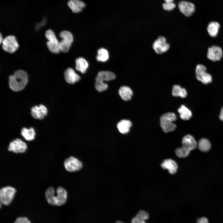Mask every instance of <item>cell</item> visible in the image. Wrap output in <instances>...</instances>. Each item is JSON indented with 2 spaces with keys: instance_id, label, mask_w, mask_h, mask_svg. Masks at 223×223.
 Wrapping results in <instances>:
<instances>
[{
  "instance_id": "cell-15",
  "label": "cell",
  "mask_w": 223,
  "mask_h": 223,
  "mask_svg": "<svg viewBox=\"0 0 223 223\" xmlns=\"http://www.w3.org/2000/svg\"><path fill=\"white\" fill-rule=\"evenodd\" d=\"M161 166L163 168L167 169L171 174L175 173L178 168L176 163L171 159L164 160L161 164Z\"/></svg>"
},
{
  "instance_id": "cell-2",
  "label": "cell",
  "mask_w": 223,
  "mask_h": 223,
  "mask_svg": "<svg viewBox=\"0 0 223 223\" xmlns=\"http://www.w3.org/2000/svg\"><path fill=\"white\" fill-rule=\"evenodd\" d=\"M28 82V75L25 72L22 70L15 71L13 75L9 77V87L14 91L17 92L23 90Z\"/></svg>"
},
{
  "instance_id": "cell-19",
  "label": "cell",
  "mask_w": 223,
  "mask_h": 223,
  "mask_svg": "<svg viewBox=\"0 0 223 223\" xmlns=\"http://www.w3.org/2000/svg\"><path fill=\"white\" fill-rule=\"evenodd\" d=\"M220 26L216 21L210 22L207 27V31L209 35L212 37H215L218 35Z\"/></svg>"
},
{
  "instance_id": "cell-20",
  "label": "cell",
  "mask_w": 223,
  "mask_h": 223,
  "mask_svg": "<svg viewBox=\"0 0 223 223\" xmlns=\"http://www.w3.org/2000/svg\"><path fill=\"white\" fill-rule=\"evenodd\" d=\"M132 126L131 122L129 120H123L119 122L117 126L119 131L121 133L126 134L128 133Z\"/></svg>"
},
{
  "instance_id": "cell-31",
  "label": "cell",
  "mask_w": 223,
  "mask_h": 223,
  "mask_svg": "<svg viewBox=\"0 0 223 223\" xmlns=\"http://www.w3.org/2000/svg\"><path fill=\"white\" fill-rule=\"evenodd\" d=\"M60 36L63 39L66 40L71 43L73 41V37L71 33L68 31L64 30L61 32Z\"/></svg>"
},
{
  "instance_id": "cell-38",
  "label": "cell",
  "mask_w": 223,
  "mask_h": 223,
  "mask_svg": "<svg viewBox=\"0 0 223 223\" xmlns=\"http://www.w3.org/2000/svg\"><path fill=\"white\" fill-rule=\"evenodd\" d=\"M3 40V39H2V34H0V44H1V43H2Z\"/></svg>"
},
{
  "instance_id": "cell-34",
  "label": "cell",
  "mask_w": 223,
  "mask_h": 223,
  "mask_svg": "<svg viewBox=\"0 0 223 223\" xmlns=\"http://www.w3.org/2000/svg\"><path fill=\"white\" fill-rule=\"evenodd\" d=\"M175 4L173 2H165L163 5L164 9L166 10L171 11L175 7Z\"/></svg>"
},
{
  "instance_id": "cell-40",
  "label": "cell",
  "mask_w": 223,
  "mask_h": 223,
  "mask_svg": "<svg viewBox=\"0 0 223 223\" xmlns=\"http://www.w3.org/2000/svg\"><path fill=\"white\" fill-rule=\"evenodd\" d=\"M116 223H124L122 221H118L116 222Z\"/></svg>"
},
{
  "instance_id": "cell-8",
  "label": "cell",
  "mask_w": 223,
  "mask_h": 223,
  "mask_svg": "<svg viewBox=\"0 0 223 223\" xmlns=\"http://www.w3.org/2000/svg\"><path fill=\"white\" fill-rule=\"evenodd\" d=\"M64 166L65 169L69 172L78 171L82 167V162L77 158L70 156L67 158L64 161Z\"/></svg>"
},
{
  "instance_id": "cell-27",
  "label": "cell",
  "mask_w": 223,
  "mask_h": 223,
  "mask_svg": "<svg viewBox=\"0 0 223 223\" xmlns=\"http://www.w3.org/2000/svg\"><path fill=\"white\" fill-rule=\"evenodd\" d=\"M96 59L99 62H105L109 58V55L107 50L103 48H101L98 50Z\"/></svg>"
},
{
  "instance_id": "cell-29",
  "label": "cell",
  "mask_w": 223,
  "mask_h": 223,
  "mask_svg": "<svg viewBox=\"0 0 223 223\" xmlns=\"http://www.w3.org/2000/svg\"><path fill=\"white\" fill-rule=\"evenodd\" d=\"M71 44V43L62 39L59 43L60 51L64 53L68 52L69 50Z\"/></svg>"
},
{
  "instance_id": "cell-23",
  "label": "cell",
  "mask_w": 223,
  "mask_h": 223,
  "mask_svg": "<svg viewBox=\"0 0 223 223\" xmlns=\"http://www.w3.org/2000/svg\"><path fill=\"white\" fill-rule=\"evenodd\" d=\"M149 214L143 210L139 211L136 216L133 218L131 223H146L145 221L149 218Z\"/></svg>"
},
{
  "instance_id": "cell-12",
  "label": "cell",
  "mask_w": 223,
  "mask_h": 223,
  "mask_svg": "<svg viewBox=\"0 0 223 223\" xmlns=\"http://www.w3.org/2000/svg\"><path fill=\"white\" fill-rule=\"evenodd\" d=\"M178 7L181 12L187 17L192 15L195 11L194 5L186 1L180 2L178 3Z\"/></svg>"
},
{
  "instance_id": "cell-3",
  "label": "cell",
  "mask_w": 223,
  "mask_h": 223,
  "mask_svg": "<svg viewBox=\"0 0 223 223\" xmlns=\"http://www.w3.org/2000/svg\"><path fill=\"white\" fill-rule=\"evenodd\" d=\"M176 119L175 114L173 112H167L162 115L160 118V125L163 130L166 133L173 131L176 126L173 122Z\"/></svg>"
},
{
  "instance_id": "cell-26",
  "label": "cell",
  "mask_w": 223,
  "mask_h": 223,
  "mask_svg": "<svg viewBox=\"0 0 223 223\" xmlns=\"http://www.w3.org/2000/svg\"><path fill=\"white\" fill-rule=\"evenodd\" d=\"M197 146L200 151L205 152L209 151L210 149L211 144L208 139L202 138L199 141Z\"/></svg>"
},
{
  "instance_id": "cell-35",
  "label": "cell",
  "mask_w": 223,
  "mask_h": 223,
  "mask_svg": "<svg viewBox=\"0 0 223 223\" xmlns=\"http://www.w3.org/2000/svg\"><path fill=\"white\" fill-rule=\"evenodd\" d=\"M14 223H31V222L25 217H19L16 219Z\"/></svg>"
},
{
  "instance_id": "cell-16",
  "label": "cell",
  "mask_w": 223,
  "mask_h": 223,
  "mask_svg": "<svg viewBox=\"0 0 223 223\" xmlns=\"http://www.w3.org/2000/svg\"><path fill=\"white\" fill-rule=\"evenodd\" d=\"M182 143L183 146L191 151L195 149L197 146V143L194 137L190 134H187L183 138Z\"/></svg>"
},
{
  "instance_id": "cell-22",
  "label": "cell",
  "mask_w": 223,
  "mask_h": 223,
  "mask_svg": "<svg viewBox=\"0 0 223 223\" xmlns=\"http://www.w3.org/2000/svg\"><path fill=\"white\" fill-rule=\"evenodd\" d=\"M21 133L23 138L27 141H31L35 138V132L33 128L29 129L23 128L21 129Z\"/></svg>"
},
{
  "instance_id": "cell-18",
  "label": "cell",
  "mask_w": 223,
  "mask_h": 223,
  "mask_svg": "<svg viewBox=\"0 0 223 223\" xmlns=\"http://www.w3.org/2000/svg\"><path fill=\"white\" fill-rule=\"evenodd\" d=\"M119 93L122 99L125 101L130 100L133 94L131 89L129 87L125 86L120 87L119 90Z\"/></svg>"
},
{
  "instance_id": "cell-32",
  "label": "cell",
  "mask_w": 223,
  "mask_h": 223,
  "mask_svg": "<svg viewBox=\"0 0 223 223\" xmlns=\"http://www.w3.org/2000/svg\"><path fill=\"white\" fill-rule=\"evenodd\" d=\"M47 45L49 50L53 53L58 54L60 51L59 43L50 42L48 41Z\"/></svg>"
},
{
  "instance_id": "cell-30",
  "label": "cell",
  "mask_w": 223,
  "mask_h": 223,
  "mask_svg": "<svg viewBox=\"0 0 223 223\" xmlns=\"http://www.w3.org/2000/svg\"><path fill=\"white\" fill-rule=\"evenodd\" d=\"M45 36L49 42L57 43H59L54 32L51 29H48L46 31Z\"/></svg>"
},
{
  "instance_id": "cell-36",
  "label": "cell",
  "mask_w": 223,
  "mask_h": 223,
  "mask_svg": "<svg viewBox=\"0 0 223 223\" xmlns=\"http://www.w3.org/2000/svg\"><path fill=\"white\" fill-rule=\"evenodd\" d=\"M197 222V223H208V221L206 218L203 217L199 219Z\"/></svg>"
},
{
  "instance_id": "cell-10",
  "label": "cell",
  "mask_w": 223,
  "mask_h": 223,
  "mask_svg": "<svg viewBox=\"0 0 223 223\" xmlns=\"http://www.w3.org/2000/svg\"><path fill=\"white\" fill-rule=\"evenodd\" d=\"M223 55V51L221 47L216 46H213L208 48L207 56L210 60L216 61L221 59Z\"/></svg>"
},
{
  "instance_id": "cell-17",
  "label": "cell",
  "mask_w": 223,
  "mask_h": 223,
  "mask_svg": "<svg viewBox=\"0 0 223 223\" xmlns=\"http://www.w3.org/2000/svg\"><path fill=\"white\" fill-rule=\"evenodd\" d=\"M116 75L113 72L109 71H101L99 72L95 78V81H109L114 80Z\"/></svg>"
},
{
  "instance_id": "cell-4",
  "label": "cell",
  "mask_w": 223,
  "mask_h": 223,
  "mask_svg": "<svg viewBox=\"0 0 223 223\" xmlns=\"http://www.w3.org/2000/svg\"><path fill=\"white\" fill-rule=\"evenodd\" d=\"M16 190L14 187L10 186L3 187L0 190L1 203L5 205L10 204L13 200Z\"/></svg>"
},
{
  "instance_id": "cell-21",
  "label": "cell",
  "mask_w": 223,
  "mask_h": 223,
  "mask_svg": "<svg viewBox=\"0 0 223 223\" xmlns=\"http://www.w3.org/2000/svg\"><path fill=\"white\" fill-rule=\"evenodd\" d=\"M75 62L76 70L82 73H85L89 66L87 61L82 57H79L76 59Z\"/></svg>"
},
{
  "instance_id": "cell-13",
  "label": "cell",
  "mask_w": 223,
  "mask_h": 223,
  "mask_svg": "<svg viewBox=\"0 0 223 223\" xmlns=\"http://www.w3.org/2000/svg\"><path fill=\"white\" fill-rule=\"evenodd\" d=\"M64 75L66 81L70 84L77 82L81 79L80 76L71 68H68L65 71Z\"/></svg>"
},
{
  "instance_id": "cell-11",
  "label": "cell",
  "mask_w": 223,
  "mask_h": 223,
  "mask_svg": "<svg viewBox=\"0 0 223 223\" xmlns=\"http://www.w3.org/2000/svg\"><path fill=\"white\" fill-rule=\"evenodd\" d=\"M47 108L44 105L40 104L39 106L33 107L31 109V113L34 118L42 120L47 115Z\"/></svg>"
},
{
  "instance_id": "cell-24",
  "label": "cell",
  "mask_w": 223,
  "mask_h": 223,
  "mask_svg": "<svg viewBox=\"0 0 223 223\" xmlns=\"http://www.w3.org/2000/svg\"><path fill=\"white\" fill-rule=\"evenodd\" d=\"M172 94L175 97L185 98L187 96V93L185 88H182L179 85H175L173 87Z\"/></svg>"
},
{
  "instance_id": "cell-7",
  "label": "cell",
  "mask_w": 223,
  "mask_h": 223,
  "mask_svg": "<svg viewBox=\"0 0 223 223\" xmlns=\"http://www.w3.org/2000/svg\"><path fill=\"white\" fill-rule=\"evenodd\" d=\"M2 48L5 51L13 53L19 47V45L15 36L10 35L4 38L2 42Z\"/></svg>"
},
{
  "instance_id": "cell-5",
  "label": "cell",
  "mask_w": 223,
  "mask_h": 223,
  "mask_svg": "<svg viewBox=\"0 0 223 223\" xmlns=\"http://www.w3.org/2000/svg\"><path fill=\"white\" fill-rule=\"evenodd\" d=\"M195 72L196 79L204 84L210 83L212 77L209 73L207 72V68L203 64H198L196 67Z\"/></svg>"
},
{
  "instance_id": "cell-1",
  "label": "cell",
  "mask_w": 223,
  "mask_h": 223,
  "mask_svg": "<svg viewBox=\"0 0 223 223\" xmlns=\"http://www.w3.org/2000/svg\"><path fill=\"white\" fill-rule=\"evenodd\" d=\"M46 199L50 205L54 206H61L64 204L67 198L66 190L61 187H58L56 193L54 188L50 187L46 190L45 192Z\"/></svg>"
},
{
  "instance_id": "cell-28",
  "label": "cell",
  "mask_w": 223,
  "mask_h": 223,
  "mask_svg": "<svg viewBox=\"0 0 223 223\" xmlns=\"http://www.w3.org/2000/svg\"><path fill=\"white\" fill-rule=\"evenodd\" d=\"M191 151L187 147L182 146L176 150V155L180 158H185L187 156Z\"/></svg>"
},
{
  "instance_id": "cell-9",
  "label": "cell",
  "mask_w": 223,
  "mask_h": 223,
  "mask_svg": "<svg viewBox=\"0 0 223 223\" xmlns=\"http://www.w3.org/2000/svg\"><path fill=\"white\" fill-rule=\"evenodd\" d=\"M27 148L26 143L20 138H16L11 141L8 146L9 151L16 153H23Z\"/></svg>"
},
{
  "instance_id": "cell-14",
  "label": "cell",
  "mask_w": 223,
  "mask_h": 223,
  "mask_svg": "<svg viewBox=\"0 0 223 223\" xmlns=\"http://www.w3.org/2000/svg\"><path fill=\"white\" fill-rule=\"evenodd\" d=\"M68 5L72 12L74 13L81 11L85 6L84 2L80 0H69Z\"/></svg>"
},
{
  "instance_id": "cell-39",
  "label": "cell",
  "mask_w": 223,
  "mask_h": 223,
  "mask_svg": "<svg viewBox=\"0 0 223 223\" xmlns=\"http://www.w3.org/2000/svg\"><path fill=\"white\" fill-rule=\"evenodd\" d=\"M165 2H173V0H164Z\"/></svg>"
},
{
  "instance_id": "cell-25",
  "label": "cell",
  "mask_w": 223,
  "mask_h": 223,
  "mask_svg": "<svg viewBox=\"0 0 223 223\" xmlns=\"http://www.w3.org/2000/svg\"><path fill=\"white\" fill-rule=\"evenodd\" d=\"M178 111L180 114V118L182 120H188L192 116L191 111L183 105L181 106L178 109Z\"/></svg>"
},
{
  "instance_id": "cell-37",
  "label": "cell",
  "mask_w": 223,
  "mask_h": 223,
  "mask_svg": "<svg viewBox=\"0 0 223 223\" xmlns=\"http://www.w3.org/2000/svg\"><path fill=\"white\" fill-rule=\"evenodd\" d=\"M220 119L223 122V107L221 108L219 115Z\"/></svg>"
},
{
  "instance_id": "cell-33",
  "label": "cell",
  "mask_w": 223,
  "mask_h": 223,
  "mask_svg": "<svg viewBox=\"0 0 223 223\" xmlns=\"http://www.w3.org/2000/svg\"><path fill=\"white\" fill-rule=\"evenodd\" d=\"M95 86L96 89L99 92H102L106 90L108 85L103 82L100 81H95Z\"/></svg>"
},
{
  "instance_id": "cell-6",
  "label": "cell",
  "mask_w": 223,
  "mask_h": 223,
  "mask_svg": "<svg viewBox=\"0 0 223 223\" xmlns=\"http://www.w3.org/2000/svg\"><path fill=\"white\" fill-rule=\"evenodd\" d=\"M152 48L156 54H161L167 51L170 48V45L165 37L160 36L154 41Z\"/></svg>"
}]
</instances>
